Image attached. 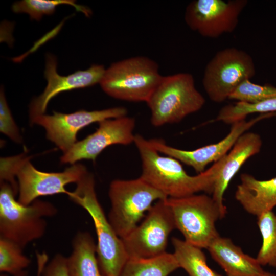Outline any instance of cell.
I'll return each instance as SVG.
<instances>
[{
  "label": "cell",
  "mask_w": 276,
  "mask_h": 276,
  "mask_svg": "<svg viewBox=\"0 0 276 276\" xmlns=\"http://www.w3.org/2000/svg\"><path fill=\"white\" fill-rule=\"evenodd\" d=\"M133 143L141 159L140 177L168 198H181L200 192L212 195L225 155L202 173L191 176L179 160L169 156L160 155L149 140L141 135L135 134Z\"/></svg>",
  "instance_id": "obj_1"
},
{
  "label": "cell",
  "mask_w": 276,
  "mask_h": 276,
  "mask_svg": "<svg viewBox=\"0 0 276 276\" xmlns=\"http://www.w3.org/2000/svg\"><path fill=\"white\" fill-rule=\"evenodd\" d=\"M26 154L1 158V182L9 183L15 192L18 201L27 205L40 196L70 192L66 185L77 183L87 172L86 167L74 164L60 172H45L37 169Z\"/></svg>",
  "instance_id": "obj_2"
},
{
  "label": "cell",
  "mask_w": 276,
  "mask_h": 276,
  "mask_svg": "<svg viewBox=\"0 0 276 276\" xmlns=\"http://www.w3.org/2000/svg\"><path fill=\"white\" fill-rule=\"evenodd\" d=\"M74 191L67 195L90 215L97 237L96 252L103 276H119L129 258L122 239L117 235L99 203L95 180L88 172L77 182Z\"/></svg>",
  "instance_id": "obj_3"
},
{
  "label": "cell",
  "mask_w": 276,
  "mask_h": 276,
  "mask_svg": "<svg viewBox=\"0 0 276 276\" xmlns=\"http://www.w3.org/2000/svg\"><path fill=\"white\" fill-rule=\"evenodd\" d=\"M16 195L9 183L1 182L0 237L24 249L43 236L47 226L45 218L55 216L57 209L51 203L38 199L23 205L15 199Z\"/></svg>",
  "instance_id": "obj_4"
},
{
  "label": "cell",
  "mask_w": 276,
  "mask_h": 276,
  "mask_svg": "<svg viewBox=\"0 0 276 276\" xmlns=\"http://www.w3.org/2000/svg\"><path fill=\"white\" fill-rule=\"evenodd\" d=\"M205 102L195 87L193 76L188 73L163 76L146 102L151 123L155 127L178 123L200 110Z\"/></svg>",
  "instance_id": "obj_5"
},
{
  "label": "cell",
  "mask_w": 276,
  "mask_h": 276,
  "mask_svg": "<svg viewBox=\"0 0 276 276\" xmlns=\"http://www.w3.org/2000/svg\"><path fill=\"white\" fill-rule=\"evenodd\" d=\"M154 60L138 56L112 63L100 82L102 90L117 99L147 102L162 77Z\"/></svg>",
  "instance_id": "obj_6"
},
{
  "label": "cell",
  "mask_w": 276,
  "mask_h": 276,
  "mask_svg": "<svg viewBox=\"0 0 276 276\" xmlns=\"http://www.w3.org/2000/svg\"><path fill=\"white\" fill-rule=\"evenodd\" d=\"M108 195L111 208L107 218L121 239L139 224L154 201L168 198L141 177L113 180L110 184Z\"/></svg>",
  "instance_id": "obj_7"
},
{
  "label": "cell",
  "mask_w": 276,
  "mask_h": 276,
  "mask_svg": "<svg viewBox=\"0 0 276 276\" xmlns=\"http://www.w3.org/2000/svg\"><path fill=\"white\" fill-rule=\"evenodd\" d=\"M175 228L184 237V240L201 249H207L219 234L216 227L218 219L225 214L212 196L194 194L181 198H167Z\"/></svg>",
  "instance_id": "obj_8"
},
{
  "label": "cell",
  "mask_w": 276,
  "mask_h": 276,
  "mask_svg": "<svg viewBox=\"0 0 276 276\" xmlns=\"http://www.w3.org/2000/svg\"><path fill=\"white\" fill-rule=\"evenodd\" d=\"M255 73L254 59L249 54L236 48H227L217 52L207 63L202 85L211 101L221 103Z\"/></svg>",
  "instance_id": "obj_9"
},
{
  "label": "cell",
  "mask_w": 276,
  "mask_h": 276,
  "mask_svg": "<svg viewBox=\"0 0 276 276\" xmlns=\"http://www.w3.org/2000/svg\"><path fill=\"white\" fill-rule=\"evenodd\" d=\"M175 228L166 199L156 201L142 222L122 239L129 259H149L165 254L169 235Z\"/></svg>",
  "instance_id": "obj_10"
},
{
  "label": "cell",
  "mask_w": 276,
  "mask_h": 276,
  "mask_svg": "<svg viewBox=\"0 0 276 276\" xmlns=\"http://www.w3.org/2000/svg\"><path fill=\"white\" fill-rule=\"evenodd\" d=\"M247 0H194L186 7L184 19L192 30L209 38L233 32Z\"/></svg>",
  "instance_id": "obj_11"
},
{
  "label": "cell",
  "mask_w": 276,
  "mask_h": 276,
  "mask_svg": "<svg viewBox=\"0 0 276 276\" xmlns=\"http://www.w3.org/2000/svg\"><path fill=\"white\" fill-rule=\"evenodd\" d=\"M127 114V110L124 107L93 111L80 110L71 113L54 111L52 115L44 113L36 116L30 119V122L43 127L47 138L64 153L76 143L77 134L82 128L94 123Z\"/></svg>",
  "instance_id": "obj_12"
},
{
  "label": "cell",
  "mask_w": 276,
  "mask_h": 276,
  "mask_svg": "<svg viewBox=\"0 0 276 276\" xmlns=\"http://www.w3.org/2000/svg\"><path fill=\"white\" fill-rule=\"evenodd\" d=\"M276 113L259 114L249 120L245 119L231 124L227 135L219 142L192 150L178 149L167 145L161 139L149 140L151 146L159 153L172 157L189 166L198 174L205 171L207 165L221 159L227 153L237 139L260 121L272 117Z\"/></svg>",
  "instance_id": "obj_13"
},
{
  "label": "cell",
  "mask_w": 276,
  "mask_h": 276,
  "mask_svg": "<svg viewBox=\"0 0 276 276\" xmlns=\"http://www.w3.org/2000/svg\"><path fill=\"white\" fill-rule=\"evenodd\" d=\"M135 121L127 116L103 120L95 132L76 143L63 153V164H76L82 159L95 161L107 147L113 145H128L134 142Z\"/></svg>",
  "instance_id": "obj_14"
},
{
  "label": "cell",
  "mask_w": 276,
  "mask_h": 276,
  "mask_svg": "<svg viewBox=\"0 0 276 276\" xmlns=\"http://www.w3.org/2000/svg\"><path fill=\"white\" fill-rule=\"evenodd\" d=\"M57 63L55 56L47 54L44 72L47 85L43 93L32 101L29 107L30 119L44 114L50 101L60 93L99 84L105 71L103 65L93 64L86 70L61 76L57 73Z\"/></svg>",
  "instance_id": "obj_15"
},
{
  "label": "cell",
  "mask_w": 276,
  "mask_h": 276,
  "mask_svg": "<svg viewBox=\"0 0 276 276\" xmlns=\"http://www.w3.org/2000/svg\"><path fill=\"white\" fill-rule=\"evenodd\" d=\"M262 146L261 137L258 133L245 132L236 141L217 174L212 197L222 211L226 214L224 204V194L228 186L242 166L250 157L258 154Z\"/></svg>",
  "instance_id": "obj_16"
},
{
  "label": "cell",
  "mask_w": 276,
  "mask_h": 276,
  "mask_svg": "<svg viewBox=\"0 0 276 276\" xmlns=\"http://www.w3.org/2000/svg\"><path fill=\"white\" fill-rule=\"evenodd\" d=\"M207 249L227 276H262L269 273L263 269L256 258L245 254L229 238L219 235Z\"/></svg>",
  "instance_id": "obj_17"
},
{
  "label": "cell",
  "mask_w": 276,
  "mask_h": 276,
  "mask_svg": "<svg viewBox=\"0 0 276 276\" xmlns=\"http://www.w3.org/2000/svg\"><path fill=\"white\" fill-rule=\"evenodd\" d=\"M235 197L247 213L257 217L272 211L276 206V177L261 180L242 173Z\"/></svg>",
  "instance_id": "obj_18"
},
{
  "label": "cell",
  "mask_w": 276,
  "mask_h": 276,
  "mask_svg": "<svg viewBox=\"0 0 276 276\" xmlns=\"http://www.w3.org/2000/svg\"><path fill=\"white\" fill-rule=\"evenodd\" d=\"M72 251L67 257L70 276H103L96 252V244L87 232L76 233L72 241Z\"/></svg>",
  "instance_id": "obj_19"
},
{
  "label": "cell",
  "mask_w": 276,
  "mask_h": 276,
  "mask_svg": "<svg viewBox=\"0 0 276 276\" xmlns=\"http://www.w3.org/2000/svg\"><path fill=\"white\" fill-rule=\"evenodd\" d=\"M172 243L179 267L189 276H221L209 267L202 249L175 237L172 238Z\"/></svg>",
  "instance_id": "obj_20"
},
{
  "label": "cell",
  "mask_w": 276,
  "mask_h": 276,
  "mask_svg": "<svg viewBox=\"0 0 276 276\" xmlns=\"http://www.w3.org/2000/svg\"><path fill=\"white\" fill-rule=\"evenodd\" d=\"M173 254L149 259H129L119 276H169L179 268Z\"/></svg>",
  "instance_id": "obj_21"
},
{
  "label": "cell",
  "mask_w": 276,
  "mask_h": 276,
  "mask_svg": "<svg viewBox=\"0 0 276 276\" xmlns=\"http://www.w3.org/2000/svg\"><path fill=\"white\" fill-rule=\"evenodd\" d=\"M257 225L262 243L256 257L262 266L276 267V213L272 211L257 216Z\"/></svg>",
  "instance_id": "obj_22"
},
{
  "label": "cell",
  "mask_w": 276,
  "mask_h": 276,
  "mask_svg": "<svg viewBox=\"0 0 276 276\" xmlns=\"http://www.w3.org/2000/svg\"><path fill=\"white\" fill-rule=\"evenodd\" d=\"M60 5L72 6L86 17L92 14L89 8L78 5L73 0H23L14 3L12 9L15 13H26L31 19L38 21L44 15L53 14L56 7Z\"/></svg>",
  "instance_id": "obj_23"
},
{
  "label": "cell",
  "mask_w": 276,
  "mask_h": 276,
  "mask_svg": "<svg viewBox=\"0 0 276 276\" xmlns=\"http://www.w3.org/2000/svg\"><path fill=\"white\" fill-rule=\"evenodd\" d=\"M254 113H276V98L255 104L237 102L227 105L220 110L216 120L232 124L245 119L248 115Z\"/></svg>",
  "instance_id": "obj_24"
},
{
  "label": "cell",
  "mask_w": 276,
  "mask_h": 276,
  "mask_svg": "<svg viewBox=\"0 0 276 276\" xmlns=\"http://www.w3.org/2000/svg\"><path fill=\"white\" fill-rule=\"evenodd\" d=\"M23 248L15 242L0 237V271L13 276L24 271L31 263L22 252Z\"/></svg>",
  "instance_id": "obj_25"
},
{
  "label": "cell",
  "mask_w": 276,
  "mask_h": 276,
  "mask_svg": "<svg viewBox=\"0 0 276 276\" xmlns=\"http://www.w3.org/2000/svg\"><path fill=\"white\" fill-rule=\"evenodd\" d=\"M276 98V87L260 85L246 79L241 82L228 97L229 99L249 104L258 103Z\"/></svg>",
  "instance_id": "obj_26"
},
{
  "label": "cell",
  "mask_w": 276,
  "mask_h": 276,
  "mask_svg": "<svg viewBox=\"0 0 276 276\" xmlns=\"http://www.w3.org/2000/svg\"><path fill=\"white\" fill-rule=\"evenodd\" d=\"M0 131L13 142H22V137L13 118L2 88L0 93Z\"/></svg>",
  "instance_id": "obj_27"
},
{
  "label": "cell",
  "mask_w": 276,
  "mask_h": 276,
  "mask_svg": "<svg viewBox=\"0 0 276 276\" xmlns=\"http://www.w3.org/2000/svg\"><path fill=\"white\" fill-rule=\"evenodd\" d=\"M41 276H70L67 257L61 254H56L44 267Z\"/></svg>",
  "instance_id": "obj_28"
},
{
  "label": "cell",
  "mask_w": 276,
  "mask_h": 276,
  "mask_svg": "<svg viewBox=\"0 0 276 276\" xmlns=\"http://www.w3.org/2000/svg\"><path fill=\"white\" fill-rule=\"evenodd\" d=\"M38 269L37 276H41L43 269L45 266V263L42 261H38Z\"/></svg>",
  "instance_id": "obj_29"
},
{
  "label": "cell",
  "mask_w": 276,
  "mask_h": 276,
  "mask_svg": "<svg viewBox=\"0 0 276 276\" xmlns=\"http://www.w3.org/2000/svg\"><path fill=\"white\" fill-rule=\"evenodd\" d=\"M262 276H276V275L273 274L272 273H269L268 274Z\"/></svg>",
  "instance_id": "obj_30"
}]
</instances>
